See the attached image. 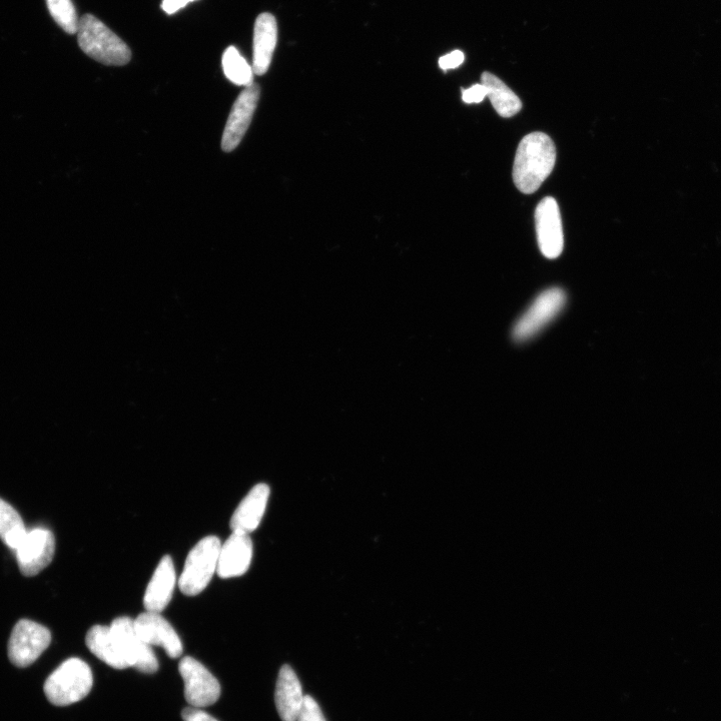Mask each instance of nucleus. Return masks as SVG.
I'll return each instance as SVG.
<instances>
[{"label":"nucleus","instance_id":"obj_1","mask_svg":"<svg viewBox=\"0 0 721 721\" xmlns=\"http://www.w3.org/2000/svg\"><path fill=\"white\" fill-rule=\"evenodd\" d=\"M556 162L553 141L543 133H532L520 142L513 166L517 189L526 195L535 193L552 173Z\"/></svg>","mask_w":721,"mask_h":721},{"label":"nucleus","instance_id":"obj_2","mask_svg":"<svg viewBox=\"0 0 721 721\" xmlns=\"http://www.w3.org/2000/svg\"><path fill=\"white\" fill-rule=\"evenodd\" d=\"M78 42L87 56L103 65L122 67L131 62L128 45L93 15L81 19Z\"/></svg>","mask_w":721,"mask_h":721},{"label":"nucleus","instance_id":"obj_3","mask_svg":"<svg viewBox=\"0 0 721 721\" xmlns=\"http://www.w3.org/2000/svg\"><path fill=\"white\" fill-rule=\"evenodd\" d=\"M93 684L91 667L80 658H70L51 674L44 689L51 703L67 706L83 700Z\"/></svg>","mask_w":721,"mask_h":721},{"label":"nucleus","instance_id":"obj_4","mask_svg":"<svg viewBox=\"0 0 721 721\" xmlns=\"http://www.w3.org/2000/svg\"><path fill=\"white\" fill-rule=\"evenodd\" d=\"M221 545L217 536H207L191 550L178 581L185 595L196 596L207 588L217 573Z\"/></svg>","mask_w":721,"mask_h":721},{"label":"nucleus","instance_id":"obj_5","mask_svg":"<svg viewBox=\"0 0 721 721\" xmlns=\"http://www.w3.org/2000/svg\"><path fill=\"white\" fill-rule=\"evenodd\" d=\"M566 294L562 289L551 288L541 293L513 329V338L524 342L533 338L562 311Z\"/></svg>","mask_w":721,"mask_h":721},{"label":"nucleus","instance_id":"obj_6","mask_svg":"<svg viewBox=\"0 0 721 721\" xmlns=\"http://www.w3.org/2000/svg\"><path fill=\"white\" fill-rule=\"evenodd\" d=\"M51 631L45 626L28 619L20 620L9 641V657L18 667L32 665L50 646Z\"/></svg>","mask_w":721,"mask_h":721},{"label":"nucleus","instance_id":"obj_7","mask_svg":"<svg viewBox=\"0 0 721 721\" xmlns=\"http://www.w3.org/2000/svg\"><path fill=\"white\" fill-rule=\"evenodd\" d=\"M179 671L185 683L186 700L192 707H207L219 700L221 685L218 679L197 659L184 657Z\"/></svg>","mask_w":721,"mask_h":721},{"label":"nucleus","instance_id":"obj_8","mask_svg":"<svg viewBox=\"0 0 721 721\" xmlns=\"http://www.w3.org/2000/svg\"><path fill=\"white\" fill-rule=\"evenodd\" d=\"M15 551L21 572L28 577L35 576L53 561L56 539L50 530L38 528L28 532Z\"/></svg>","mask_w":721,"mask_h":721},{"label":"nucleus","instance_id":"obj_9","mask_svg":"<svg viewBox=\"0 0 721 721\" xmlns=\"http://www.w3.org/2000/svg\"><path fill=\"white\" fill-rule=\"evenodd\" d=\"M535 224L542 255L547 259L558 258L564 248V237L559 207L553 198L547 197L539 203Z\"/></svg>","mask_w":721,"mask_h":721},{"label":"nucleus","instance_id":"obj_10","mask_svg":"<svg viewBox=\"0 0 721 721\" xmlns=\"http://www.w3.org/2000/svg\"><path fill=\"white\" fill-rule=\"evenodd\" d=\"M111 628L129 657L132 667L143 673L158 671V658L152 646L138 633L135 620L127 616L119 617L113 621Z\"/></svg>","mask_w":721,"mask_h":721},{"label":"nucleus","instance_id":"obj_11","mask_svg":"<svg viewBox=\"0 0 721 721\" xmlns=\"http://www.w3.org/2000/svg\"><path fill=\"white\" fill-rule=\"evenodd\" d=\"M259 85L247 87L234 104L228 119L222 140V149L231 153L237 149L245 137L260 100Z\"/></svg>","mask_w":721,"mask_h":721},{"label":"nucleus","instance_id":"obj_12","mask_svg":"<svg viewBox=\"0 0 721 721\" xmlns=\"http://www.w3.org/2000/svg\"><path fill=\"white\" fill-rule=\"evenodd\" d=\"M140 636L150 646H161L172 658L183 654L184 646L177 631L161 613L146 611L135 620Z\"/></svg>","mask_w":721,"mask_h":721},{"label":"nucleus","instance_id":"obj_13","mask_svg":"<svg viewBox=\"0 0 721 721\" xmlns=\"http://www.w3.org/2000/svg\"><path fill=\"white\" fill-rule=\"evenodd\" d=\"M253 558V542L249 534L233 532L221 545L217 573L221 578L244 575Z\"/></svg>","mask_w":721,"mask_h":721},{"label":"nucleus","instance_id":"obj_14","mask_svg":"<svg viewBox=\"0 0 721 721\" xmlns=\"http://www.w3.org/2000/svg\"><path fill=\"white\" fill-rule=\"evenodd\" d=\"M270 493L271 490L267 484L260 483L253 487L232 516L230 525L233 532L250 534L259 527L267 508Z\"/></svg>","mask_w":721,"mask_h":721},{"label":"nucleus","instance_id":"obj_15","mask_svg":"<svg viewBox=\"0 0 721 721\" xmlns=\"http://www.w3.org/2000/svg\"><path fill=\"white\" fill-rule=\"evenodd\" d=\"M177 584L176 569L171 556L160 561L146 590L144 605L147 611L161 613L169 605Z\"/></svg>","mask_w":721,"mask_h":721},{"label":"nucleus","instance_id":"obj_16","mask_svg":"<svg viewBox=\"0 0 721 721\" xmlns=\"http://www.w3.org/2000/svg\"><path fill=\"white\" fill-rule=\"evenodd\" d=\"M278 41V26L273 15L258 17L254 29L253 70L257 76L265 75L271 66Z\"/></svg>","mask_w":721,"mask_h":721},{"label":"nucleus","instance_id":"obj_17","mask_svg":"<svg viewBox=\"0 0 721 721\" xmlns=\"http://www.w3.org/2000/svg\"><path fill=\"white\" fill-rule=\"evenodd\" d=\"M301 682L294 669L286 664L279 673L275 701L283 721H297L304 702Z\"/></svg>","mask_w":721,"mask_h":721},{"label":"nucleus","instance_id":"obj_18","mask_svg":"<svg viewBox=\"0 0 721 721\" xmlns=\"http://www.w3.org/2000/svg\"><path fill=\"white\" fill-rule=\"evenodd\" d=\"M88 648L99 659L113 668L132 667L131 661L111 626L95 625L87 634Z\"/></svg>","mask_w":721,"mask_h":721},{"label":"nucleus","instance_id":"obj_19","mask_svg":"<svg viewBox=\"0 0 721 721\" xmlns=\"http://www.w3.org/2000/svg\"><path fill=\"white\" fill-rule=\"evenodd\" d=\"M481 81L487 89V97L499 116L511 118L521 111V101L500 79L486 72L483 73Z\"/></svg>","mask_w":721,"mask_h":721},{"label":"nucleus","instance_id":"obj_20","mask_svg":"<svg viewBox=\"0 0 721 721\" xmlns=\"http://www.w3.org/2000/svg\"><path fill=\"white\" fill-rule=\"evenodd\" d=\"M27 533L19 512L11 504L0 499V539L11 549L16 550Z\"/></svg>","mask_w":721,"mask_h":721},{"label":"nucleus","instance_id":"obj_21","mask_svg":"<svg viewBox=\"0 0 721 721\" xmlns=\"http://www.w3.org/2000/svg\"><path fill=\"white\" fill-rule=\"evenodd\" d=\"M223 70L227 79L239 87L254 84V70L235 47L227 49L223 56Z\"/></svg>","mask_w":721,"mask_h":721},{"label":"nucleus","instance_id":"obj_22","mask_svg":"<svg viewBox=\"0 0 721 721\" xmlns=\"http://www.w3.org/2000/svg\"><path fill=\"white\" fill-rule=\"evenodd\" d=\"M55 22L69 35L78 34L80 21L72 0H47Z\"/></svg>","mask_w":721,"mask_h":721},{"label":"nucleus","instance_id":"obj_23","mask_svg":"<svg viewBox=\"0 0 721 721\" xmlns=\"http://www.w3.org/2000/svg\"><path fill=\"white\" fill-rule=\"evenodd\" d=\"M297 721H327L319 704L310 695L304 698L303 706L298 715Z\"/></svg>","mask_w":721,"mask_h":721},{"label":"nucleus","instance_id":"obj_24","mask_svg":"<svg viewBox=\"0 0 721 721\" xmlns=\"http://www.w3.org/2000/svg\"><path fill=\"white\" fill-rule=\"evenodd\" d=\"M487 94L484 85H475L468 90L462 91V100L466 104H480L487 97Z\"/></svg>","mask_w":721,"mask_h":721},{"label":"nucleus","instance_id":"obj_25","mask_svg":"<svg viewBox=\"0 0 721 721\" xmlns=\"http://www.w3.org/2000/svg\"><path fill=\"white\" fill-rule=\"evenodd\" d=\"M465 61V56L461 51H454L439 60V66L442 70L448 71L460 67Z\"/></svg>","mask_w":721,"mask_h":721},{"label":"nucleus","instance_id":"obj_26","mask_svg":"<svg viewBox=\"0 0 721 721\" xmlns=\"http://www.w3.org/2000/svg\"><path fill=\"white\" fill-rule=\"evenodd\" d=\"M185 721H219L201 708L187 707L182 713Z\"/></svg>","mask_w":721,"mask_h":721},{"label":"nucleus","instance_id":"obj_27","mask_svg":"<svg viewBox=\"0 0 721 721\" xmlns=\"http://www.w3.org/2000/svg\"><path fill=\"white\" fill-rule=\"evenodd\" d=\"M196 0H164L162 9L168 15H174Z\"/></svg>","mask_w":721,"mask_h":721}]
</instances>
